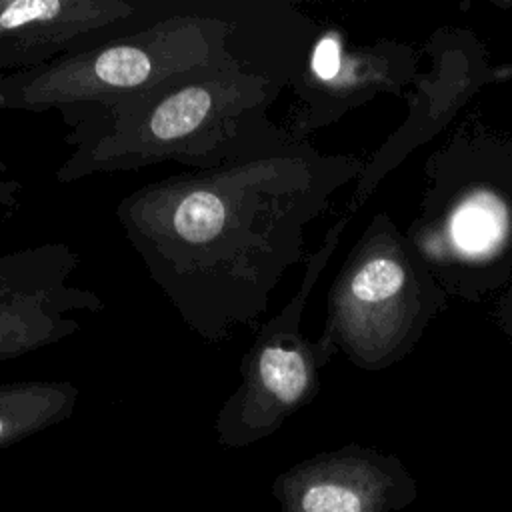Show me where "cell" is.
Wrapping results in <instances>:
<instances>
[{
    "instance_id": "cell-7",
    "label": "cell",
    "mask_w": 512,
    "mask_h": 512,
    "mask_svg": "<svg viewBox=\"0 0 512 512\" xmlns=\"http://www.w3.org/2000/svg\"><path fill=\"white\" fill-rule=\"evenodd\" d=\"M418 498L394 456L352 448L312 470L298 494L300 512H400Z\"/></svg>"
},
{
    "instance_id": "cell-10",
    "label": "cell",
    "mask_w": 512,
    "mask_h": 512,
    "mask_svg": "<svg viewBox=\"0 0 512 512\" xmlns=\"http://www.w3.org/2000/svg\"><path fill=\"white\" fill-rule=\"evenodd\" d=\"M342 64H344V58H342V46L338 36L334 32L324 34L316 42L310 54V74L318 82L332 84L338 78Z\"/></svg>"
},
{
    "instance_id": "cell-3",
    "label": "cell",
    "mask_w": 512,
    "mask_h": 512,
    "mask_svg": "<svg viewBox=\"0 0 512 512\" xmlns=\"http://www.w3.org/2000/svg\"><path fill=\"white\" fill-rule=\"evenodd\" d=\"M256 16L182 8L40 68L0 76V110H60L68 120L198 72L260 62Z\"/></svg>"
},
{
    "instance_id": "cell-1",
    "label": "cell",
    "mask_w": 512,
    "mask_h": 512,
    "mask_svg": "<svg viewBox=\"0 0 512 512\" xmlns=\"http://www.w3.org/2000/svg\"><path fill=\"white\" fill-rule=\"evenodd\" d=\"M270 150L134 190L118 218L148 276L210 342L266 308L292 158Z\"/></svg>"
},
{
    "instance_id": "cell-9",
    "label": "cell",
    "mask_w": 512,
    "mask_h": 512,
    "mask_svg": "<svg viewBox=\"0 0 512 512\" xmlns=\"http://www.w3.org/2000/svg\"><path fill=\"white\" fill-rule=\"evenodd\" d=\"M508 208L488 190L466 196L450 214L448 234L458 252L466 256L490 254L508 232Z\"/></svg>"
},
{
    "instance_id": "cell-5",
    "label": "cell",
    "mask_w": 512,
    "mask_h": 512,
    "mask_svg": "<svg viewBox=\"0 0 512 512\" xmlns=\"http://www.w3.org/2000/svg\"><path fill=\"white\" fill-rule=\"evenodd\" d=\"M414 310L416 290L402 252L372 242L336 284L332 328L350 352L374 362L404 338Z\"/></svg>"
},
{
    "instance_id": "cell-6",
    "label": "cell",
    "mask_w": 512,
    "mask_h": 512,
    "mask_svg": "<svg viewBox=\"0 0 512 512\" xmlns=\"http://www.w3.org/2000/svg\"><path fill=\"white\" fill-rule=\"evenodd\" d=\"M126 0H8L0 12V70L28 72L100 42L106 30L138 20Z\"/></svg>"
},
{
    "instance_id": "cell-2",
    "label": "cell",
    "mask_w": 512,
    "mask_h": 512,
    "mask_svg": "<svg viewBox=\"0 0 512 512\" xmlns=\"http://www.w3.org/2000/svg\"><path fill=\"white\" fill-rule=\"evenodd\" d=\"M264 64H236L166 82L142 96L66 120L72 154L56 172L72 182L96 172L180 162L218 168L274 148Z\"/></svg>"
},
{
    "instance_id": "cell-8",
    "label": "cell",
    "mask_w": 512,
    "mask_h": 512,
    "mask_svg": "<svg viewBox=\"0 0 512 512\" xmlns=\"http://www.w3.org/2000/svg\"><path fill=\"white\" fill-rule=\"evenodd\" d=\"M290 320L286 310L262 326L240 362L242 384L234 400L246 410L286 412L312 392L316 382L314 356Z\"/></svg>"
},
{
    "instance_id": "cell-4",
    "label": "cell",
    "mask_w": 512,
    "mask_h": 512,
    "mask_svg": "<svg viewBox=\"0 0 512 512\" xmlns=\"http://www.w3.org/2000/svg\"><path fill=\"white\" fill-rule=\"evenodd\" d=\"M78 254L64 242L0 254V364L78 334L102 298L70 284Z\"/></svg>"
}]
</instances>
